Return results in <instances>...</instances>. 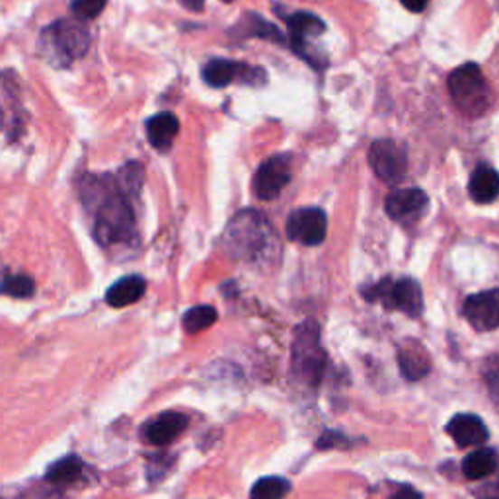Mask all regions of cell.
<instances>
[{
  "mask_svg": "<svg viewBox=\"0 0 499 499\" xmlns=\"http://www.w3.org/2000/svg\"><path fill=\"white\" fill-rule=\"evenodd\" d=\"M328 219L318 207L297 209L287 219V236L293 242L305 246H318L326 239Z\"/></svg>",
  "mask_w": 499,
  "mask_h": 499,
  "instance_id": "cell-8",
  "label": "cell"
},
{
  "mask_svg": "<svg viewBox=\"0 0 499 499\" xmlns=\"http://www.w3.org/2000/svg\"><path fill=\"white\" fill-rule=\"evenodd\" d=\"M33 279L24 276V273H20V276H8L0 283V295H8L12 298H28L33 295Z\"/></svg>",
  "mask_w": 499,
  "mask_h": 499,
  "instance_id": "cell-24",
  "label": "cell"
},
{
  "mask_svg": "<svg viewBox=\"0 0 499 499\" xmlns=\"http://www.w3.org/2000/svg\"><path fill=\"white\" fill-rule=\"evenodd\" d=\"M180 3L187 8V10H193V12H199V10H203V5H205V0H180Z\"/></svg>",
  "mask_w": 499,
  "mask_h": 499,
  "instance_id": "cell-29",
  "label": "cell"
},
{
  "mask_svg": "<svg viewBox=\"0 0 499 499\" xmlns=\"http://www.w3.org/2000/svg\"><path fill=\"white\" fill-rule=\"evenodd\" d=\"M484 379L488 384L494 404L499 408V355L488 359V363L484 367Z\"/></svg>",
  "mask_w": 499,
  "mask_h": 499,
  "instance_id": "cell-26",
  "label": "cell"
},
{
  "mask_svg": "<svg viewBox=\"0 0 499 499\" xmlns=\"http://www.w3.org/2000/svg\"><path fill=\"white\" fill-rule=\"evenodd\" d=\"M258 72V69H250L236 61L213 59L203 67V79L207 84L215 86V89H222V86L231 84L236 79H252Z\"/></svg>",
  "mask_w": 499,
  "mask_h": 499,
  "instance_id": "cell-14",
  "label": "cell"
},
{
  "mask_svg": "<svg viewBox=\"0 0 499 499\" xmlns=\"http://www.w3.org/2000/svg\"><path fill=\"white\" fill-rule=\"evenodd\" d=\"M398 363H400V371L408 381H419L426 377L431 369V361L426 349L421 344L408 340L400 345V352H398Z\"/></svg>",
  "mask_w": 499,
  "mask_h": 499,
  "instance_id": "cell-16",
  "label": "cell"
},
{
  "mask_svg": "<svg viewBox=\"0 0 499 499\" xmlns=\"http://www.w3.org/2000/svg\"><path fill=\"white\" fill-rule=\"evenodd\" d=\"M178 131H180V121L176 116L170 114V111H162V114L146 121L148 141H151V145L158 148V151L168 148L172 141L176 139Z\"/></svg>",
  "mask_w": 499,
  "mask_h": 499,
  "instance_id": "cell-17",
  "label": "cell"
},
{
  "mask_svg": "<svg viewBox=\"0 0 499 499\" xmlns=\"http://www.w3.org/2000/svg\"><path fill=\"white\" fill-rule=\"evenodd\" d=\"M497 468V455L492 448H478L463 460V472L468 480H482Z\"/></svg>",
  "mask_w": 499,
  "mask_h": 499,
  "instance_id": "cell-20",
  "label": "cell"
},
{
  "mask_svg": "<svg viewBox=\"0 0 499 499\" xmlns=\"http://www.w3.org/2000/svg\"><path fill=\"white\" fill-rule=\"evenodd\" d=\"M90 43L89 30L80 18L59 20L52 28L45 30L42 45L45 52H52V61L55 62H71L86 53Z\"/></svg>",
  "mask_w": 499,
  "mask_h": 499,
  "instance_id": "cell-5",
  "label": "cell"
},
{
  "mask_svg": "<svg viewBox=\"0 0 499 499\" xmlns=\"http://www.w3.org/2000/svg\"><path fill=\"white\" fill-rule=\"evenodd\" d=\"M391 499H421V495L414 488H410V485H400Z\"/></svg>",
  "mask_w": 499,
  "mask_h": 499,
  "instance_id": "cell-27",
  "label": "cell"
},
{
  "mask_svg": "<svg viewBox=\"0 0 499 499\" xmlns=\"http://www.w3.org/2000/svg\"><path fill=\"white\" fill-rule=\"evenodd\" d=\"M224 3H231V0H224Z\"/></svg>",
  "mask_w": 499,
  "mask_h": 499,
  "instance_id": "cell-30",
  "label": "cell"
},
{
  "mask_svg": "<svg viewBox=\"0 0 499 499\" xmlns=\"http://www.w3.org/2000/svg\"><path fill=\"white\" fill-rule=\"evenodd\" d=\"M468 192L476 203H492L499 195V174L492 166H478L470 176Z\"/></svg>",
  "mask_w": 499,
  "mask_h": 499,
  "instance_id": "cell-18",
  "label": "cell"
},
{
  "mask_svg": "<svg viewBox=\"0 0 499 499\" xmlns=\"http://www.w3.org/2000/svg\"><path fill=\"white\" fill-rule=\"evenodd\" d=\"M145 289H146V281L143 278H139V276L123 278L109 287L106 301L109 306H114V308L129 306V305L139 301V298L145 295Z\"/></svg>",
  "mask_w": 499,
  "mask_h": 499,
  "instance_id": "cell-19",
  "label": "cell"
},
{
  "mask_svg": "<svg viewBox=\"0 0 499 499\" xmlns=\"http://www.w3.org/2000/svg\"><path fill=\"white\" fill-rule=\"evenodd\" d=\"M448 92L458 109L468 116H482L490 106V89L476 62H466L448 77Z\"/></svg>",
  "mask_w": 499,
  "mask_h": 499,
  "instance_id": "cell-4",
  "label": "cell"
},
{
  "mask_svg": "<svg viewBox=\"0 0 499 499\" xmlns=\"http://www.w3.org/2000/svg\"><path fill=\"white\" fill-rule=\"evenodd\" d=\"M367 301H379L389 310H400L404 315L418 318L423 310V293L418 281L414 279H391L374 283L371 289H363Z\"/></svg>",
  "mask_w": 499,
  "mask_h": 499,
  "instance_id": "cell-6",
  "label": "cell"
},
{
  "mask_svg": "<svg viewBox=\"0 0 499 499\" xmlns=\"http://www.w3.org/2000/svg\"><path fill=\"white\" fill-rule=\"evenodd\" d=\"M497 5H499V0H497Z\"/></svg>",
  "mask_w": 499,
  "mask_h": 499,
  "instance_id": "cell-32",
  "label": "cell"
},
{
  "mask_svg": "<svg viewBox=\"0 0 499 499\" xmlns=\"http://www.w3.org/2000/svg\"><path fill=\"white\" fill-rule=\"evenodd\" d=\"M291 182V158L287 155L271 156L261 165L254 176V195L261 202L276 199Z\"/></svg>",
  "mask_w": 499,
  "mask_h": 499,
  "instance_id": "cell-9",
  "label": "cell"
},
{
  "mask_svg": "<svg viewBox=\"0 0 499 499\" xmlns=\"http://www.w3.org/2000/svg\"><path fill=\"white\" fill-rule=\"evenodd\" d=\"M402 5L410 12H421V10H426V6L429 5V0H402Z\"/></svg>",
  "mask_w": 499,
  "mask_h": 499,
  "instance_id": "cell-28",
  "label": "cell"
},
{
  "mask_svg": "<svg viewBox=\"0 0 499 499\" xmlns=\"http://www.w3.org/2000/svg\"><path fill=\"white\" fill-rule=\"evenodd\" d=\"M82 470H84L82 460L72 455V457L61 458L59 463L49 466L45 478L49 484H53V485H69L80 478Z\"/></svg>",
  "mask_w": 499,
  "mask_h": 499,
  "instance_id": "cell-21",
  "label": "cell"
},
{
  "mask_svg": "<svg viewBox=\"0 0 499 499\" xmlns=\"http://www.w3.org/2000/svg\"><path fill=\"white\" fill-rule=\"evenodd\" d=\"M369 165L379 180L386 184H398L406 176L408 170L406 151L391 139H379L369 148Z\"/></svg>",
  "mask_w": 499,
  "mask_h": 499,
  "instance_id": "cell-7",
  "label": "cell"
},
{
  "mask_svg": "<svg viewBox=\"0 0 499 499\" xmlns=\"http://www.w3.org/2000/svg\"><path fill=\"white\" fill-rule=\"evenodd\" d=\"M428 195L418 187H408V190H394L389 193L384 202V209L391 219L398 222H411L423 215L428 209Z\"/></svg>",
  "mask_w": 499,
  "mask_h": 499,
  "instance_id": "cell-12",
  "label": "cell"
},
{
  "mask_svg": "<svg viewBox=\"0 0 499 499\" xmlns=\"http://www.w3.org/2000/svg\"><path fill=\"white\" fill-rule=\"evenodd\" d=\"M106 8V0H72V14L80 20H94Z\"/></svg>",
  "mask_w": 499,
  "mask_h": 499,
  "instance_id": "cell-25",
  "label": "cell"
},
{
  "mask_svg": "<svg viewBox=\"0 0 499 499\" xmlns=\"http://www.w3.org/2000/svg\"><path fill=\"white\" fill-rule=\"evenodd\" d=\"M289 492H291L289 480H285L281 476H268L258 480L252 485L250 499H285Z\"/></svg>",
  "mask_w": 499,
  "mask_h": 499,
  "instance_id": "cell-22",
  "label": "cell"
},
{
  "mask_svg": "<svg viewBox=\"0 0 499 499\" xmlns=\"http://www.w3.org/2000/svg\"><path fill=\"white\" fill-rule=\"evenodd\" d=\"M135 234V221L129 203L119 192L106 190L104 199L96 211V239L104 246L131 244Z\"/></svg>",
  "mask_w": 499,
  "mask_h": 499,
  "instance_id": "cell-2",
  "label": "cell"
},
{
  "mask_svg": "<svg viewBox=\"0 0 499 499\" xmlns=\"http://www.w3.org/2000/svg\"><path fill=\"white\" fill-rule=\"evenodd\" d=\"M0 119H3V116H0Z\"/></svg>",
  "mask_w": 499,
  "mask_h": 499,
  "instance_id": "cell-31",
  "label": "cell"
},
{
  "mask_svg": "<svg viewBox=\"0 0 499 499\" xmlns=\"http://www.w3.org/2000/svg\"><path fill=\"white\" fill-rule=\"evenodd\" d=\"M187 416L180 411H165L145 428V437L153 445H168L187 428Z\"/></svg>",
  "mask_w": 499,
  "mask_h": 499,
  "instance_id": "cell-15",
  "label": "cell"
},
{
  "mask_svg": "<svg viewBox=\"0 0 499 499\" xmlns=\"http://www.w3.org/2000/svg\"><path fill=\"white\" fill-rule=\"evenodd\" d=\"M465 316L478 332L499 328V289L470 295L465 301Z\"/></svg>",
  "mask_w": 499,
  "mask_h": 499,
  "instance_id": "cell-11",
  "label": "cell"
},
{
  "mask_svg": "<svg viewBox=\"0 0 499 499\" xmlns=\"http://www.w3.org/2000/svg\"><path fill=\"white\" fill-rule=\"evenodd\" d=\"M447 433L458 447H480L488 441V429L484 421L474 414H458L447 426Z\"/></svg>",
  "mask_w": 499,
  "mask_h": 499,
  "instance_id": "cell-13",
  "label": "cell"
},
{
  "mask_svg": "<svg viewBox=\"0 0 499 499\" xmlns=\"http://www.w3.org/2000/svg\"><path fill=\"white\" fill-rule=\"evenodd\" d=\"M224 248L234 258L258 261L278 254V234L269 221L254 209L236 215L224 231Z\"/></svg>",
  "mask_w": 499,
  "mask_h": 499,
  "instance_id": "cell-1",
  "label": "cell"
},
{
  "mask_svg": "<svg viewBox=\"0 0 499 499\" xmlns=\"http://www.w3.org/2000/svg\"><path fill=\"white\" fill-rule=\"evenodd\" d=\"M217 322V310L209 305L193 306L192 310L185 312L184 316V330L187 334H199L207 328L213 326Z\"/></svg>",
  "mask_w": 499,
  "mask_h": 499,
  "instance_id": "cell-23",
  "label": "cell"
},
{
  "mask_svg": "<svg viewBox=\"0 0 499 499\" xmlns=\"http://www.w3.org/2000/svg\"><path fill=\"white\" fill-rule=\"evenodd\" d=\"M287 24H289L291 43L295 52L301 57H305L310 65L322 67L324 62H320L318 57L310 53L308 37L322 35L324 30H326V24H324L316 14H310V12H297V14L287 18Z\"/></svg>",
  "mask_w": 499,
  "mask_h": 499,
  "instance_id": "cell-10",
  "label": "cell"
},
{
  "mask_svg": "<svg viewBox=\"0 0 499 499\" xmlns=\"http://www.w3.org/2000/svg\"><path fill=\"white\" fill-rule=\"evenodd\" d=\"M326 369V353L320 344V328L315 320H305L295 330L293 342V372L310 386L322 381Z\"/></svg>",
  "mask_w": 499,
  "mask_h": 499,
  "instance_id": "cell-3",
  "label": "cell"
}]
</instances>
